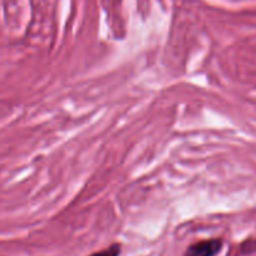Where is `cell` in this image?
I'll return each mask as SVG.
<instances>
[{
	"label": "cell",
	"mask_w": 256,
	"mask_h": 256,
	"mask_svg": "<svg viewBox=\"0 0 256 256\" xmlns=\"http://www.w3.org/2000/svg\"><path fill=\"white\" fill-rule=\"evenodd\" d=\"M222 248V239L202 240V242H198L190 245L184 256H216Z\"/></svg>",
	"instance_id": "6da1fadb"
},
{
	"label": "cell",
	"mask_w": 256,
	"mask_h": 256,
	"mask_svg": "<svg viewBox=\"0 0 256 256\" xmlns=\"http://www.w3.org/2000/svg\"><path fill=\"white\" fill-rule=\"evenodd\" d=\"M120 252H122V245L112 244L109 248H106V249L94 252V254H92L90 256H119Z\"/></svg>",
	"instance_id": "7a4b0ae2"
},
{
	"label": "cell",
	"mask_w": 256,
	"mask_h": 256,
	"mask_svg": "<svg viewBox=\"0 0 256 256\" xmlns=\"http://www.w3.org/2000/svg\"><path fill=\"white\" fill-rule=\"evenodd\" d=\"M242 250L245 254L256 252V240H248V242H245L244 244L242 245Z\"/></svg>",
	"instance_id": "3957f363"
}]
</instances>
